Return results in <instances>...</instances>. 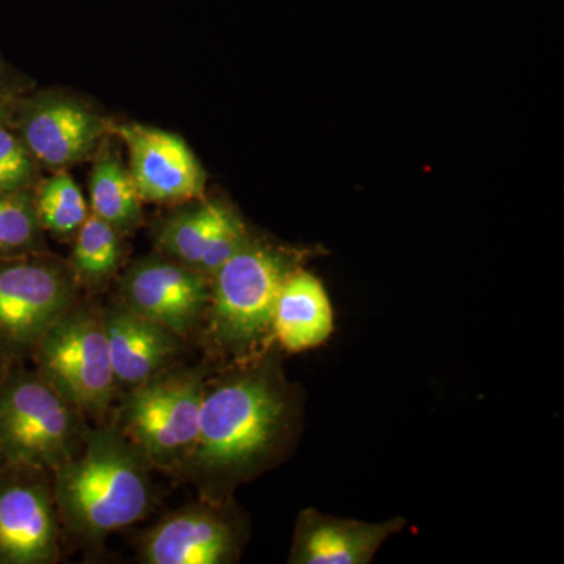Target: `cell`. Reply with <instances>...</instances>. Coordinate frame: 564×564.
<instances>
[{
  "label": "cell",
  "mask_w": 564,
  "mask_h": 564,
  "mask_svg": "<svg viewBox=\"0 0 564 564\" xmlns=\"http://www.w3.org/2000/svg\"><path fill=\"white\" fill-rule=\"evenodd\" d=\"M217 503L192 507L163 519L144 538L141 558L150 564L236 562L242 534Z\"/></svg>",
  "instance_id": "30bf717a"
},
{
  "label": "cell",
  "mask_w": 564,
  "mask_h": 564,
  "mask_svg": "<svg viewBox=\"0 0 564 564\" xmlns=\"http://www.w3.org/2000/svg\"><path fill=\"white\" fill-rule=\"evenodd\" d=\"M334 332L328 293L313 273L295 270L282 284L273 314V337L289 352L321 347Z\"/></svg>",
  "instance_id": "5bb4252c"
},
{
  "label": "cell",
  "mask_w": 564,
  "mask_h": 564,
  "mask_svg": "<svg viewBox=\"0 0 564 564\" xmlns=\"http://www.w3.org/2000/svg\"><path fill=\"white\" fill-rule=\"evenodd\" d=\"M206 369L155 375L129 391L120 426L151 466L181 470L195 448Z\"/></svg>",
  "instance_id": "5b68a950"
},
{
  "label": "cell",
  "mask_w": 564,
  "mask_h": 564,
  "mask_svg": "<svg viewBox=\"0 0 564 564\" xmlns=\"http://www.w3.org/2000/svg\"><path fill=\"white\" fill-rule=\"evenodd\" d=\"M150 467L118 426L85 432L79 451L52 470L69 532L93 543L141 521L151 510Z\"/></svg>",
  "instance_id": "7a4b0ae2"
},
{
  "label": "cell",
  "mask_w": 564,
  "mask_h": 564,
  "mask_svg": "<svg viewBox=\"0 0 564 564\" xmlns=\"http://www.w3.org/2000/svg\"><path fill=\"white\" fill-rule=\"evenodd\" d=\"M228 212V207L218 203L180 212L162 226L159 245L177 262L199 272L204 252Z\"/></svg>",
  "instance_id": "e0dca14e"
},
{
  "label": "cell",
  "mask_w": 564,
  "mask_h": 564,
  "mask_svg": "<svg viewBox=\"0 0 564 564\" xmlns=\"http://www.w3.org/2000/svg\"><path fill=\"white\" fill-rule=\"evenodd\" d=\"M28 151L10 132L0 128V192H17L31 180Z\"/></svg>",
  "instance_id": "44dd1931"
},
{
  "label": "cell",
  "mask_w": 564,
  "mask_h": 564,
  "mask_svg": "<svg viewBox=\"0 0 564 564\" xmlns=\"http://www.w3.org/2000/svg\"><path fill=\"white\" fill-rule=\"evenodd\" d=\"M118 133L131 152V174L141 199L184 202L202 196L206 174L184 140L141 124L120 126Z\"/></svg>",
  "instance_id": "8fae6325"
},
{
  "label": "cell",
  "mask_w": 564,
  "mask_h": 564,
  "mask_svg": "<svg viewBox=\"0 0 564 564\" xmlns=\"http://www.w3.org/2000/svg\"><path fill=\"white\" fill-rule=\"evenodd\" d=\"M39 229V214L31 198L18 191L0 192V256L29 250Z\"/></svg>",
  "instance_id": "ffe728a7"
},
{
  "label": "cell",
  "mask_w": 564,
  "mask_h": 564,
  "mask_svg": "<svg viewBox=\"0 0 564 564\" xmlns=\"http://www.w3.org/2000/svg\"><path fill=\"white\" fill-rule=\"evenodd\" d=\"M102 322L115 380L124 388H137L162 373L180 348L181 337L124 304L102 314Z\"/></svg>",
  "instance_id": "4fadbf2b"
},
{
  "label": "cell",
  "mask_w": 564,
  "mask_h": 564,
  "mask_svg": "<svg viewBox=\"0 0 564 564\" xmlns=\"http://www.w3.org/2000/svg\"><path fill=\"white\" fill-rule=\"evenodd\" d=\"M295 270V252L248 239L212 274L206 313L214 343L237 358L254 355L273 336L274 304Z\"/></svg>",
  "instance_id": "3957f363"
},
{
  "label": "cell",
  "mask_w": 564,
  "mask_h": 564,
  "mask_svg": "<svg viewBox=\"0 0 564 564\" xmlns=\"http://www.w3.org/2000/svg\"><path fill=\"white\" fill-rule=\"evenodd\" d=\"M35 207L40 225L58 236L79 231L88 217L84 195L68 173L55 174L43 185Z\"/></svg>",
  "instance_id": "d6986e66"
},
{
  "label": "cell",
  "mask_w": 564,
  "mask_h": 564,
  "mask_svg": "<svg viewBox=\"0 0 564 564\" xmlns=\"http://www.w3.org/2000/svg\"><path fill=\"white\" fill-rule=\"evenodd\" d=\"M93 215L117 229L131 228L139 221L141 195L132 174L120 159L106 155L91 174Z\"/></svg>",
  "instance_id": "2e32d148"
},
{
  "label": "cell",
  "mask_w": 564,
  "mask_h": 564,
  "mask_svg": "<svg viewBox=\"0 0 564 564\" xmlns=\"http://www.w3.org/2000/svg\"><path fill=\"white\" fill-rule=\"evenodd\" d=\"M54 505L43 473L0 464V564L57 562Z\"/></svg>",
  "instance_id": "ba28073f"
},
{
  "label": "cell",
  "mask_w": 564,
  "mask_h": 564,
  "mask_svg": "<svg viewBox=\"0 0 564 564\" xmlns=\"http://www.w3.org/2000/svg\"><path fill=\"white\" fill-rule=\"evenodd\" d=\"M403 527L402 518L370 524L306 508L296 519L289 563L369 564L386 540Z\"/></svg>",
  "instance_id": "7c38bea8"
},
{
  "label": "cell",
  "mask_w": 564,
  "mask_h": 564,
  "mask_svg": "<svg viewBox=\"0 0 564 564\" xmlns=\"http://www.w3.org/2000/svg\"><path fill=\"white\" fill-rule=\"evenodd\" d=\"M121 295L128 310L185 337L206 314L210 288L206 274L184 263L148 259L126 274Z\"/></svg>",
  "instance_id": "9c48e42d"
},
{
  "label": "cell",
  "mask_w": 564,
  "mask_h": 564,
  "mask_svg": "<svg viewBox=\"0 0 564 564\" xmlns=\"http://www.w3.org/2000/svg\"><path fill=\"white\" fill-rule=\"evenodd\" d=\"M295 402L274 356L204 384L199 434L181 467L212 502L267 469L288 445Z\"/></svg>",
  "instance_id": "6da1fadb"
},
{
  "label": "cell",
  "mask_w": 564,
  "mask_h": 564,
  "mask_svg": "<svg viewBox=\"0 0 564 564\" xmlns=\"http://www.w3.org/2000/svg\"><path fill=\"white\" fill-rule=\"evenodd\" d=\"M121 259L118 229L96 215H88L79 228L74 247V269L90 282L106 280L117 270Z\"/></svg>",
  "instance_id": "ac0fdd59"
},
{
  "label": "cell",
  "mask_w": 564,
  "mask_h": 564,
  "mask_svg": "<svg viewBox=\"0 0 564 564\" xmlns=\"http://www.w3.org/2000/svg\"><path fill=\"white\" fill-rule=\"evenodd\" d=\"M102 124L90 110L69 101L40 104L24 126L29 150L52 166L79 161L101 135Z\"/></svg>",
  "instance_id": "9a60e30c"
},
{
  "label": "cell",
  "mask_w": 564,
  "mask_h": 564,
  "mask_svg": "<svg viewBox=\"0 0 564 564\" xmlns=\"http://www.w3.org/2000/svg\"><path fill=\"white\" fill-rule=\"evenodd\" d=\"M32 356L41 377L70 404L93 414L109 408L118 384L102 315L70 307L44 334Z\"/></svg>",
  "instance_id": "8992f818"
},
{
  "label": "cell",
  "mask_w": 564,
  "mask_h": 564,
  "mask_svg": "<svg viewBox=\"0 0 564 564\" xmlns=\"http://www.w3.org/2000/svg\"><path fill=\"white\" fill-rule=\"evenodd\" d=\"M14 362H17V359H13L11 356L6 355V352L0 351V389H2L7 378H9L11 370H13Z\"/></svg>",
  "instance_id": "7402d4cb"
},
{
  "label": "cell",
  "mask_w": 564,
  "mask_h": 564,
  "mask_svg": "<svg viewBox=\"0 0 564 564\" xmlns=\"http://www.w3.org/2000/svg\"><path fill=\"white\" fill-rule=\"evenodd\" d=\"M70 304L73 285L55 267L0 262V351L17 361L32 355Z\"/></svg>",
  "instance_id": "52a82bcc"
},
{
  "label": "cell",
  "mask_w": 564,
  "mask_h": 564,
  "mask_svg": "<svg viewBox=\"0 0 564 564\" xmlns=\"http://www.w3.org/2000/svg\"><path fill=\"white\" fill-rule=\"evenodd\" d=\"M79 411L39 372L13 367L0 389V464L57 469L84 440Z\"/></svg>",
  "instance_id": "277c9868"
}]
</instances>
